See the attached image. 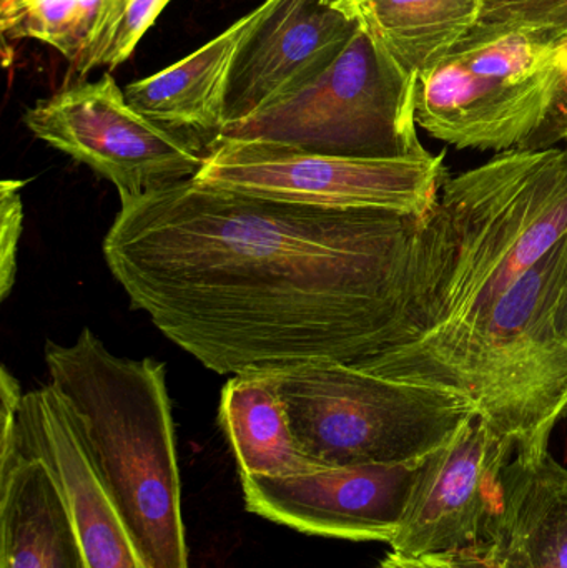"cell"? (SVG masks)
I'll list each match as a JSON object with an SVG mask.
<instances>
[{"label": "cell", "mask_w": 567, "mask_h": 568, "mask_svg": "<svg viewBox=\"0 0 567 568\" xmlns=\"http://www.w3.org/2000/svg\"><path fill=\"white\" fill-rule=\"evenodd\" d=\"M515 447L473 414L423 459L392 554L403 559L459 552L485 539L505 504L503 476Z\"/></svg>", "instance_id": "30bf717a"}, {"label": "cell", "mask_w": 567, "mask_h": 568, "mask_svg": "<svg viewBox=\"0 0 567 568\" xmlns=\"http://www.w3.org/2000/svg\"><path fill=\"white\" fill-rule=\"evenodd\" d=\"M473 29L538 30L567 36V0H482Z\"/></svg>", "instance_id": "44dd1931"}, {"label": "cell", "mask_w": 567, "mask_h": 568, "mask_svg": "<svg viewBox=\"0 0 567 568\" xmlns=\"http://www.w3.org/2000/svg\"><path fill=\"white\" fill-rule=\"evenodd\" d=\"M170 0H117L102 36L75 65L87 73L100 65L117 67L125 62L143 33L153 26Z\"/></svg>", "instance_id": "ffe728a7"}, {"label": "cell", "mask_w": 567, "mask_h": 568, "mask_svg": "<svg viewBox=\"0 0 567 568\" xmlns=\"http://www.w3.org/2000/svg\"><path fill=\"white\" fill-rule=\"evenodd\" d=\"M505 504L485 539L459 552L383 560L389 568H567V467L551 454L515 459Z\"/></svg>", "instance_id": "5bb4252c"}, {"label": "cell", "mask_w": 567, "mask_h": 568, "mask_svg": "<svg viewBox=\"0 0 567 568\" xmlns=\"http://www.w3.org/2000/svg\"><path fill=\"white\" fill-rule=\"evenodd\" d=\"M0 568H90L55 477L16 446L0 450Z\"/></svg>", "instance_id": "9a60e30c"}, {"label": "cell", "mask_w": 567, "mask_h": 568, "mask_svg": "<svg viewBox=\"0 0 567 568\" xmlns=\"http://www.w3.org/2000/svg\"><path fill=\"white\" fill-rule=\"evenodd\" d=\"M219 416L240 477L295 476L326 467L300 446L285 403L265 373L226 381Z\"/></svg>", "instance_id": "ac0fdd59"}, {"label": "cell", "mask_w": 567, "mask_h": 568, "mask_svg": "<svg viewBox=\"0 0 567 568\" xmlns=\"http://www.w3.org/2000/svg\"><path fill=\"white\" fill-rule=\"evenodd\" d=\"M567 272V235L482 320L388 346L352 366L465 397L479 417L536 460L567 416V343L556 304Z\"/></svg>", "instance_id": "7a4b0ae2"}, {"label": "cell", "mask_w": 567, "mask_h": 568, "mask_svg": "<svg viewBox=\"0 0 567 568\" xmlns=\"http://www.w3.org/2000/svg\"><path fill=\"white\" fill-rule=\"evenodd\" d=\"M358 27L355 19L323 0H273L236 53L226 93L225 125L318 79Z\"/></svg>", "instance_id": "7c38bea8"}, {"label": "cell", "mask_w": 567, "mask_h": 568, "mask_svg": "<svg viewBox=\"0 0 567 568\" xmlns=\"http://www.w3.org/2000/svg\"><path fill=\"white\" fill-rule=\"evenodd\" d=\"M482 0H356L360 29L409 82L439 62L478 23Z\"/></svg>", "instance_id": "e0dca14e"}, {"label": "cell", "mask_w": 567, "mask_h": 568, "mask_svg": "<svg viewBox=\"0 0 567 568\" xmlns=\"http://www.w3.org/2000/svg\"><path fill=\"white\" fill-rule=\"evenodd\" d=\"M429 229L442 270L423 334L452 333L482 320L567 235V149L512 150L446 176Z\"/></svg>", "instance_id": "277c9868"}, {"label": "cell", "mask_w": 567, "mask_h": 568, "mask_svg": "<svg viewBox=\"0 0 567 568\" xmlns=\"http://www.w3.org/2000/svg\"><path fill=\"white\" fill-rule=\"evenodd\" d=\"M565 37L472 29L416 79V123L456 149L528 150L548 113Z\"/></svg>", "instance_id": "52a82bcc"}, {"label": "cell", "mask_w": 567, "mask_h": 568, "mask_svg": "<svg viewBox=\"0 0 567 568\" xmlns=\"http://www.w3.org/2000/svg\"><path fill=\"white\" fill-rule=\"evenodd\" d=\"M422 463L322 467L295 476L240 479L250 513L312 536L389 546Z\"/></svg>", "instance_id": "8fae6325"}, {"label": "cell", "mask_w": 567, "mask_h": 568, "mask_svg": "<svg viewBox=\"0 0 567 568\" xmlns=\"http://www.w3.org/2000/svg\"><path fill=\"white\" fill-rule=\"evenodd\" d=\"M23 122L37 139L113 183L120 205L195 179L205 163L186 140L136 112L109 73L40 100Z\"/></svg>", "instance_id": "9c48e42d"}, {"label": "cell", "mask_w": 567, "mask_h": 568, "mask_svg": "<svg viewBox=\"0 0 567 568\" xmlns=\"http://www.w3.org/2000/svg\"><path fill=\"white\" fill-rule=\"evenodd\" d=\"M302 449L326 467L416 463L445 446L475 414L458 394L315 363L265 373Z\"/></svg>", "instance_id": "5b68a950"}, {"label": "cell", "mask_w": 567, "mask_h": 568, "mask_svg": "<svg viewBox=\"0 0 567 568\" xmlns=\"http://www.w3.org/2000/svg\"><path fill=\"white\" fill-rule=\"evenodd\" d=\"M556 326L567 343V272L561 290H559L558 304H556Z\"/></svg>", "instance_id": "cb8c5ba5"}, {"label": "cell", "mask_w": 567, "mask_h": 568, "mask_svg": "<svg viewBox=\"0 0 567 568\" xmlns=\"http://www.w3.org/2000/svg\"><path fill=\"white\" fill-rule=\"evenodd\" d=\"M561 142L567 145V36L559 42L556 52L548 113L528 150L555 149Z\"/></svg>", "instance_id": "603a6c76"}, {"label": "cell", "mask_w": 567, "mask_h": 568, "mask_svg": "<svg viewBox=\"0 0 567 568\" xmlns=\"http://www.w3.org/2000/svg\"><path fill=\"white\" fill-rule=\"evenodd\" d=\"M3 39H36L73 67L102 36L117 0H0Z\"/></svg>", "instance_id": "d6986e66"}, {"label": "cell", "mask_w": 567, "mask_h": 568, "mask_svg": "<svg viewBox=\"0 0 567 568\" xmlns=\"http://www.w3.org/2000/svg\"><path fill=\"white\" fill-rule=\"evenodd\" d=\"M45 364L143 564L190 568L165 364L115 356L89 327L47 341Z\"/></svg>", "instance_id": "3957f363"}, {"label": "cell", "mask_w": 567, "mask_h": 568, "mask_svg": "<svg viewBox=\"0 0 567 568\" xmlns=\"http://www.w3.org/2000/svg\"><path fill=\"white\" fill-rule=\"evenodd\" d=\"M22 180L0 183V300H7L13 290L17 273V248L23 226V205L20 190Z\"/></svg>", "instance_id": "7402d4cb"}, {"label": "cell", "mask_w": 567, "mask_h": 568, "mask_svg": "<svg viewBox=\"0 0 567 568\" xmlns=\"http://www.w3.org/2000/svg\"><path fill=\"white\" fill-rule=\"evenodd\" d=\"M378 568H389V567L385 566V564L382 562V566H379Z\"/></svg>", "instance_id": "484cf974"}, {"label": "cell", "mask_w": 567, "mask_h": 568, "mask_svg": "<svg viewBox=\"0 0 567 568\" xmlns=\"http://www.w3.org/2000/svg\"><path fill=\"white\" fill-rule=\"evenodd\" d=\"M323 2H325V6L333 7V9L352 17V10L355 7L356 0H323Z\"/></svg>", "instance_id": "d4e9b609"}, {"label": "cell", "mask_w": 567, "mask_h": 568, "mask_svg": "<svg viewBox=\"0 0 567 568\" xmlns=\"http://www.w3.org/2000/svg\"><path fill=\"white\" fill-rule=\"evenodd\" d=\"M429 219L192 179L120 206L103 256L132 306L206 369L275 373L355 363L422 336Z\"/></svg>", "instance_id": "6da1fadb"}, {"label": "cell", "mask_w": 567, "mask_h": 568, "mask_svg": "<svg viewBox=\"0 0 567 568\" xmlns=\"http://www.w3.org/2000/svg\"><path fill=\"white\" fill-rule=\"evenodd\" d=\"M416 82L406 80L373 40L356 30L338 59L308 85L283 97L213 140L269 143L315 155L423 159Z\"/></svg>", "instance_id": "8992f818"}, {"label": "cell", "mask_w": 567, "mask_h": 568, "mask_svg": "<svg viewBox=\"0 0 567 568\" xmlns=\"http://www.w3.org/2000/svg\"><path fill=\"white\" fill-rule=\"evenodd\" d=\"M13 446L55 477L90 568H146L100 483L72 406L52 384L23 394L16 437L0 450Z\"/></svg>", "instance_id": "4fadbf2b"}, {"label": "cell", "mask_w": 567, "mask_h": 568, "mask_svg": "<svg viewBox=\"0 0 567 568\" xmlns=\"http://www.w3.org/2000/svg\"><path fill=\"white\" fill-rule=\"evenodd\" d=\"M446 176L445 153L423 159H355L213 140L195 180L318 209L372 210L428 220Z\"/></svg>", "instance_id": "ba28073f"}, {"label": "cell", "mask_w": 567, "mask_h": 568, "mask_svg": "<svg viewBox=\"0 0 567 568\" xmlns=\"http://www.w3.org/2000/svg\"><path fill=\"white\" fill-rule=\"evenodd\" d=\"M272 2L265 0L186 59L130 83L125 89L130 105L159 125L212 132L215 139L225 125L226 93L236 53Z\"/></svg>", "instance_id": "2e32d148"}]
</instances>
